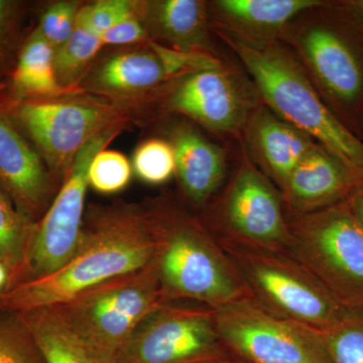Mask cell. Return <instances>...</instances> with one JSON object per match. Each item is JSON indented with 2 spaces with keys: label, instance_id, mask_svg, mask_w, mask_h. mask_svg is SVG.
Wrapping results in <instances>:
<instances>
[{
  "label": "cell",
  "instance_id": "cell-34",
  "mask_svg": "<svg viewBox=\"0 0 363 363\" xmlns=\"http://www.w3.org/2000/svg\"><path fill=\"white\" fill-rule=\"evenodd\" d=\"M11 285V274L2 259H0V295L6 292Z\"/></svg>",
  "mask_w": 363,
  "mask_h": 363
},
{
  "label": "cell",
  "instance_id": "cell-7",
  "mask_svg": "<svg viewBox=\"0 0 363 363\" xmlns=\"http://www.w3.org/2000/svg\"><path fill=\"white\" fill-rule=\"evenodd\" d=\"M215 235V234H214ZM233 262L250 298L269 312L319 332L326 330L344 308L298 260L215 235Z\"/></svg>",
  "mask_w": 363,
  "mask_h": 363
},
{
  "label": "cell",
  "instance_id": "cell-21",
  "mask_svg": "<svg viewBox=\"0 0 363 363\" xmlns=\"http://www.w3.org/2000/svg\"><path fill=\"white\" fill-rule=\"evenodd\" d=\"M54 52L52 45L39 30L30 28L21 45L13 70L0 82V98L30 101L78 94L64 89L59 84L55 73Z\"/></svg>",
  "mask_w": 363,
  "mask_h": 363
},
{
  "label": "cell",
  "instance_id": "cell-4",
  "mask_svg": "<svg viewBox=\"0 0 363 363\" xmlns=\"http://www.w3.org/2000/svg\"><path fill=\"white\" fill-rule=\"evenodd\" d=\"M215 35L235 55L262 104L363 179L362 140L332 113L285 45H247L227 35Z\"/></svg>",
  "mask_w": 363,
  "mask_h": 363
},
{
  "label": "cell",
  "instance_id": "cell-25",
  "mask_svg": "<svg viewBox=\"0 0 363 363\" xmlns=\"http://www.w3.org/2000/svg\"><path fill=\"white\" fill-rule=\"evenodd\" d=\"M321 334L332 362L363 363V305L344 308Z\"/></svg>",
  "mask_w": 363,
  "mask_h": 363
},
{
  "label": "cell",
  "instance_id": "cell-26",
  "mask_svg": "<svg viewBox=\"0 0 363 363\" xmlns=\"http://www.w3.org/2000/svg\"><path fill=\"white\" fill-rule=\"evenodd\" d=\"M33 4L23 0H0V82L13 70L28 30L26 18Z\"/></svg>",
  "mask_w": 363,
  "mask_h": 363
},
{
  "label": "cell",
  "instance_id": "cell-12",
  "mask_svg": "<svg viewBox=\"0 0 363 363\" xmlns=\"http://www.w3.org/2000/svg\"><path fill=\"white\" fill-rule=\"evenodd\" d=\"M215 235L288 253L292 242L281 192L241 145L238 168L215 207Z\"/></svg>",
  "mask_w": 363,
  "mask_h": 363
},
{
  "label": "cell",
  "instance_id": "cell-10",
  "mask_svg": "<svg viewBox=\"0 0 363 363\" xmlns=\"http://www.w3.org/2000/svg\"><path fill=\"white\" fill-rule=\"evenodd\" d=\"M214 310L222 342L245 363H333L321 332L241 298Z\"/></svg>",
  "mask_w": 363,
  "mask_h": 363
},
{
  "label": "cell",
  "instance_id": "cell-28",
  "mask_svg": "<svg viewBox=\"0 0 363 363\" xmlns=\"http://www.w3.org/2000/svg\"><path fill=\"white\" fill-rule=\"evenodd\" d=\"M136 175L145 183L162 185L175 176L173 147L166 138H150L138 145L133 159Z\"/></svg>",
  "mask_w": 363,
  "mask_h": 363
},
{
  "label": "cell",
  "instance_id": "cell-5",
  "mask_svg": "<svg viewBox=\"0 0 363 363\" xmlns=\"http://www.w3.org/2000/svg\"><path fill=\"white\" fill-rule=\"evenodd\" d=\"M0 105L60 185L92 138L112 128H128L138 121L130 109L86 93L30 101L0 98Z\"/></svg>",
  "mask_w": 363,
  "mask_h": 363
},
{
  "label": "cell",
  "instance_id": "cell-22",
  "mask_svg": "<svg viewBox=\"0 0 363 363\" xmlns=\"http://www.w3.org/2000/svg\"><path fill=\"white\" fill-rule=\"evenodd\" d=\"M21 316L45 363H96L90 348L50 308H38Z\"/></svg>",
  "mask_w": 363,
  "mask_h": 363
},
{
  "label": "cell",
  "instance_id": "cell-18",
  "mask_svg": "<svg viewBox=\"0 0 363 363\" xmlns=\"http://www.w3.org/2000/svg\"><path fill=\"white\" fill-rule=\"evenodd\" d=\"M315 143L311 136L284 121L264 104L252 112L241 136V145L250 159L279 192Z\"/></svg>",
  "mask_w": 363,
  "mask_h": 363
},
{
  "label": "cell",
  "instance_id": "cell-14",
  "mask_svg": "<svg viewBox=\"0 0 363 363\" xmlns=\"http://www.w3.org/2000/svg\"><path fill=\"white\" fill-rule=\"evenodd\" d=\"M169 81L161 59L147 42L121 48L96 60L80 87L86 94L130 109L140 119Z\"/></svg>",
  "mask_w": 363,
  "mask_h": 363
},
{
  "label": "cell",
  "instance_id": "cell-27",
  "mask_svg": "<svg viewBox=\"0 0 363 363\" xmlns=\"http://www.w3.org/2000/svg\"><path fill=\"white\" fill-rule=\"evenodd\" d=\"M0 363H45L20 313L0 312Z\"/></svg>",
  "mask_w": 363,
  "mask_h": 363
},
{
  "label": "cell",
  "instance_id": "cell-33",
  "mask_svg": "<svg viewBox=\"0 0 363 363\" xmlns=\"http://www.w3.org/2000/svg\"><path fill=\"white\" fill-rule=\"evenodd\" d=\"M345 202L353 218L363 229V184L348 196Z\"/></svg>",
  "mask_w": 363,
  "mask_h": 363
},
{
  "label": "cell",
  "instance_id": "cell-24",
  "mask_svg": "<svg viewBox=\"0 0 363 363\" xmlns=\"http://www.w3.org/2000/svg\"><path fill=\"white\" fill-rule=\"evenodd\" d=\"M35 226L37 223L21 214L0 189V259L11 274L9 288L25 267Z\"/></svg>",
  "mask_w": 363,
  "mask_h": 363
},
{
  "label": "cell",
  "instance_id": "cell-36",
  "mask_svg": "<svg viewBox=\"0 0 363 363\" xmlns=\"http://www.w3.org/2000/svg\"><path fill=\"white\" fill-rule=\"evenodd\" d=\"M216 363H245L241 362V360L238 359V358L231 357L229 358H226V359L222 360V362H216Z\"/></svg>",
  "mask_w": 363,
  "mask_h": 363
},
{
  "label": "cell",
  "instance_id": "cell-32",
  "mask_svg": "<svg viewBox=\"0 0 363 363\" xmlns=\"http://www.w3.org/2000/svg\"><path fill=\"white\" fill-rule=\"evenodd\" d=\"M101 40L104 45L126 48L145 44L150 39L136 11L105 32L101 35Z\"/></svg>",
  "mask_w": 363,
  "mask_h": 363
},
{
  "label": "cell",
  "instance_id": "cell-2",
  "mask_svg": "<svg viewBox=\"0 0 363 363\" xmlns=\"http://www.w3.org/2000/svg\"><path fill=\"white\" fill-rule=\"evenodd\" d=\"M318 94L363 142V21L346 0H320L281 35Z\"/></svg>",
  "mask_w": 363,
  "mask_h": 363
},
{
  "label": "cell",
  "instance_id": "cell-37",
  "mask_svg": "<svg viewBox=\"0 0 363 363\" xmlns=\"http://www.w3.org/2000/svg\"><path fill=\"white\" fill-rule=\"evenodd\" d=\"M96 363H116L113 362V360L111 359H97L96 358Z\"/></svg>",
  "mask_w": 363,
  "mask_h": 363
},
{
  "label": "cell",
  "instance_id": "cell-9",
  "mask_svg": "<svg viewBox=\"0 0 363 363\" xmlns=\"http://www.w3.org/2000/svg\"><path fill=\"white\" fill-rule=\"evenodd\" d=\"M288 220L292 234L288 255L343 307L363 305V229L345 200Z\"/></svg>",
  "mask_w": 363,
  "mask_h": 363
},
{
  "label": "cell",
  "instance_id": "cell-8",
  "mask_svg": "<svg viewBox=\"0 0 363 363\" xmlns=\"http://www.w3.org/2000/svg\"><path fill=\"white\" fill-rule=\"evenodd\" d=\"M262 104L247 72L225 59L214 68L169 81L143 118L181 117L214 135L241 140L245 124Z\"/></svg>",
  "mask_w": 363,
  "mask_h": 363
},
{
  "label": "cell",
  "instance_id": "cell-3",
  "mask_svg": "<svg viewBox=\"0 0 363 363\" xmlns=\"http://www.w3.org/2000/svg\"><path fill=\"white\" fill-rule=\"evenodd\" d=\"M157 238L155 255L167 302L217 309L250 297L213 233L172 197L149 202Z\"/></svg>",
  "mask_w": 363,
  "mask_h": 363
},
{
  "label": "cell",
  "instance_id": "cell-13",
  "mask_svg": "<svg viewBox=\"0 0 363 363\" xmlns=\"http://www.w3.org/2000/svg\"><path fill=\"white\" fill-rule=\"evenodd\" d=\"M125 130L128 128H116L105 131L80 150L70 174L35 226L25 267L13 286L49 276L73 257L82 234L91 162Z\"/></svg>",
  "mask_w": 363,
  "mask_h": 363
},
{
  "label": "cell",
  "instance_id": "cell-30",
  "mask_svg": "<svg viewBox=\"0 0 363 363\" xmlns=\"http://www.w3.org/2000/svg\"><path fill=\"white\" fill-rule=\"evenodd\" d=\"M83 4L74 0L51 2L40 11L35 26L52 49L57 50L70 39L77 26L79 11Z\"/></svg>",
  "mask_w": 363,
  "mask_h": 363
},
{
  "label": "cell",
  "instance_id": "cell-29",
  "mask_svg": "<svg viewBox=\"0 0 363 363\" xmlns=\"http://www.w3.org/2000/svg\"><path fill=\"white\" fill-rule=\"evenodd\" d=\"M133 169L128 157L116 150H102L88 169L89 186L101 194H116L130 184Z\"/></svg>",
  "mask_w": 363,
  "mask_h": 363
},
{
  "label": "cell",
  "instance_id": "cell-31",
  "mask_svg": "<svg viewBox=\"0 0 363 363\" xmlns=\"http://www.w3.org/2000/svg\"><path fill=\"white\" fill-rule=\"evenodd\" d=\"M140 0H97L83 4L79 11L77 25L101 35L118 21L138 11Z\"/></svg>",
  "mask_w": 363,
  "mask_h": 363
},
{
  "label": "cell",
  "instance_id": "cell-11",
  "mask_svg": "<svg viewBox=\"0 0 363 363\" xmlns=\"http://www.w3.org/2000/svg\"><path fill=\"white\" fill-rule=\"evenodd\" d=\"M169 301L136 327L116 363H216L231 357L222 342L214 310Z\"/></svg>",
  "mask_w": 363,
  "mask_h": 363
},
{
  "label": "cell",
  "instance_id": "cell-35",
  "mask_svg": "<svg viewBox=\"0 0 363 363\" xmlns=\"http://www.w3.org/2000/svg\"><path fill=\"white\" fill-rule=\"evenodd\" d=\"M346 2L363 21V0H346Z\"/></svg>",
  "mask_w": 363,
  "mask_h": 363
},
{
  "label": "cell",
  "instance_id": "cell-1",
  "mask_svg": "<svg viewBox=\"0 0 363 363\" xmlns=\"http://www.w3.org/2000/svg\"><path fill=\"white\" fill-rule=\"evenodd\" d=\"M157 238L149 203L90 205L73 257L49 276L11 286L0 295V312L50 307L116 277L147 266Z\"/></svg>",
  "mask_w": 363,
  "mask_h": 363
},
{
  "label": "cell",
  "instance_id": "cell-20",
  "mask_svg": "<svg viewBox=\"0 0 363 363\" xmlns=\"http://www.w3.org/2000/svg\"><path fill=\"white\" fill-rule=\"evenodd\" d=\"M138 13L150 40L178 51L220 56L207 1L140 0Z\"/></svg>",
  "mask_w": 363,
  "mask_h": 363
},
{
  "label": "cell",
  "instance_id": "cell-15",
  "mask_svg": "<svg viewBox=\"0 0 363 363\" xmlns=\"http://www.w3.org/2000/svg\"><path fill=\"white\" fill-rule=\"evenodd\" d=\"M60 187L39 152L0 105V189L21 214L38 223Z\"/></svg>",
  "mask_w": 363,
  "mask_h": 363
},
{
  "label": "cell",
  "instance_id": "cell-23",
  "mask_svg": "<svg viewBox=\"0 0 363 363\" xmlns=\"http://www.w3.org/2000/svg\"><path fill=\"white\" fill-rule=\"evenodd\" d=\"M101 38L77 25L70 39L54 52L57 80L64 89L82 93L83 82L102 48Z\"/></svg>",
  "mask_w": 363,
  "mask_h": 363
},
{
  "label": "cell",
  "instance_id": "cell-16",
  "mask_svg": "<svg viewBox=\"0 0 363 363\" xmlns=\"http://www.w3.org/2000/svg\"><path fill=\"white\" fill-rule=\"evenodd\" d=\"M362 184V178L316 143L289 177L281 194L285 209L298 216L344 201Z\"/></svg>",
  "mask_w": 363,
  "mask_h": 363
},
{
  "label": "cell",
  "instance_id": "cell-6",
  "mask_svg": "<svg viewBox=\"0 0 363 363\" xmlns=\"http://www.w3.org/2000/svg\"><path fill=\"white\" fill-rule=\"evenodd\" d=\"M167 302L156 259L50 306L97 359L113 360L136 327Z\"/></svg>",
  "mask_w": 363,
  "mask_h": 363
},
{
  "label": "cell",
  "instance_id": "cell-17",
  "mask_svg": "<svg viewBox=\"0 0 363 363\" xmlns=\"http://www.w3.org/2000/svg\"><path fill=\"white\" fill-rule=\"evenodd\" d=\"M169 125L166 140L175 152V176L182 195L189 204L204 207L225 181L226 152L186 119Z\"/></svg>",
  "mask_w": 363,
  "mask_h": 363
},
{
  "label": "cell",
  "instance_id": "cell-19",
  "mask_svg": "<svg viewBox=\"0 0 363 363\" xmlns=\"http://www.w3.org/2000/svg\"><path fill=\"white\" fill-rule=\"evenodd\" d=\"M320 0H212L208 2L214 35L247 45L279 42L286 26Z\"/></svg>",
  "mask_w": 363,
  "mask_h": 363
}]
</instances>
